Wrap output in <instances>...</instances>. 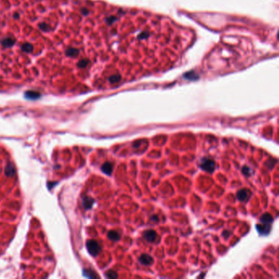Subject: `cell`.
Wrapping results in <instances>:
<instances>
[{
  "instance_id": "obj_8",
  "label": "cell",
  "mask_w": 279,
  "mask_h": 279,
  "mask_svg": "<svg viewBox=\"0 0 279 279\" xmlns=\"http://www.w3.org/2000/svg\"><path fill=\"white\" fill-rule=\"evenodd\" d=\"M257 230L260 234L266 235L270 232V226L264 224V225H257Z\"/></svg>"
},
{
  "instance_id": "obj_14",
  "label": "cell",
  "mask_w": 279,
  "mask_h": 279,
  "mask_svg": "<svg viewBox=\"0 0 279 279\" xmlns=\"http://www.w3.org/2000/svg\"><path fill=\"white\" fill-rule=\"evenodd\" d=\"M27 97H30V98H32V99H34V98H36V97H38L39 95L38 93H27Z\"/></svg>"
},
{
  "instance_id": "obj_16",
  "label": "cell",
  "mask_w": 279,
  "mask_h": 279,
  "mask_svg": "<svg viewBox=\"0 0 279 279\" xmlns=\"http://www.w3.org/2000/svg\"><path fill=\"white\" fill-rule=\"evenodd\" d=\"M152 219H155V221H157L158 218H157V216H153V217H152Z\"/></svg>"
},
{
  "instance_id": "obj_3",
  "label": "cell",
  "mask_w": 279,
  "mask_h": 279,
  "mask_svg": "<svg viewBox=\"0 0 279 279\" xmlns=\"http://www.w3.org/2000/svg\"><path fill=\"white\" fill-rule=\"evenodd\" d=\"M144 238L149 242H154L157 238V234L154 230H147L144 232Z\"/></svg>"
},
{
  "instance_id": "obj_4",
  "label": "cell",
  "mask_w": 279,
  "mask_h": 279,
  "mask_svg": "<svg viewBox=\"0 0 279 279\" xmlns=\"http://www.w3.org/2000/svg\"><path fill=\"white\" fill-rule=\"evenodd\" d=\"M250 196H251L250 192H249L248 190L246 189H241L240 190V191H238V194H237L238 199V200L241 201H244L247 200Z\"/></svg>"
},
{
  "instance_id": "obj_2",
  "label": "cell",
  "mask_w": 279,
  "mask_h": 279,
  "mask_svg": "<svg viewBox=\"0 0 279 279\" xmlns=\"http://www.w3.org/2000/svg\"><path fill=\"white\" fill-rule=\"evenodd\" d=\"M86 246L89 252L93 256H96L101 251L100 245L98 244L96 241H94V240H89V241H87Z\"/></svg>"
},
{
  "instance_id": "obj_13",
  "label": "cell",
  "mask_w": 279,
  "mask_h": 279,
  "mask_svg": "<svg viewBox=\"0 0 279 279\" xmlns=\"http://www.w3.org/2000/svg\"><path fill=\"white\" fill-rule=\"evenodd\" d=\"M106 277L108 278L114 279V278H117L118 275H117V273H116V272H115V271H113V270H109V271H107V272H106Z\"/></svg>"
},
{
  "instance_id": "obj_1",
  "label": "cell",
  "mask_w": 279,
  "mask_h": 279,
  "mask_svg": "<svg viewBox=\"0 0 279 279\" xmlns=\"http://www.w3.org/2000/svg\"><path fill=\"white\" fill-rule=\"evenodd\" d=\"M200 167L206 172L213 173L214 171V168H215V164H214V161L211 159L204 158L201 160Z\"/></svg>"
},
{
  "instance_id": "obj_5",
  "label": "cell",
  "mask_w": 279,
  "mask_h": 279,
  "mask_svg": "<svg viewBox=\"0 0 279 279\" xmlns=\"http://www.w3.org/2000/svg\"><path fill=\"white\" fill-rule=\"evenodd\" d=\"M139 261L144 265H150L153 263V259L148 255H142L139 258Z\"/></svg>"
},
{
  "instance_id": "obj_12",
  "label": "cell",
  "mask_w": 279,
  "mask_h": 279,
  "mask_svg": "<svg viewBox=\"0 0 279 279\" xmlns=\"http://www.w3.org/2000/svg\"><path fill=\"white\" fill-rule=\"evenodd\" d=\"M84 275L85 276L86 278H97V276L95 274V272H93L92 270H89V269H84Z\"/></svg>"
},
{
  "instance_id": "obj_10",
  "label": "cell",
  "mask_w": 279,
  "mask_h": 279,
  "mask_svg": "<svg viewBox=\"0 0 279 279\" xmlns=\"http://www.w3.org/2000/svg\"><path fill=\"white\" fill-rule=\"evenodd\" d=\"M107 237L109 239L112 240V241H119L121 239V235L118 233L116 231H110L107 234Z\"/></svg>"
},
{
  "instance_id": "obj_6",
  "label": "cell",
  "mask_w": 279,
  "mask_h": 279,
  "mask_svg": "<svg viewBox=\"0 0 279 279\" xmlns=\"http://www.w3.org/2000/svg\"><path fill=\"white\" fill-rule=\"evenodd\" d=\"M102 172L105 173L106 174L110 175V174L112 173V170H113V166H112V164L110 163V162H106V163H104L103 165L102 166Z\"/></svg>"
},
{
  "instance_id": "obj_7",
  "label": "cell",
  "mask_w": 279,
  "mask_h": 279,
  "mask_svg": "<svg viewBox=\"0 0 279 279\" xmlns=\"http://www.w3.org/2000/svg\"><path fill=\"white\" fill-rule=\"evenodd\" d=\"M15 167L12 163H7L6 168H5V174L7 176H13L15 175Z\"/></svg>"
},
{
  "instance_id": "obj_9",
  "label": "cell",
  "mask_w": 279,
  "mask_h": 279,
  "mask_svg": "<svg viewBox=\"0 0 279 279\" xmlns=\"http://www.w3.org/2000/svg\"><path fill=\"white\" fill-rule=\"evenodd\" d=\"M93 203H94V200H93L92 197L86 196V197L84 198L83 205L85 209H90L91 207L93 206Z\"/></svg>"
},
{
  "instance_id": "obj_15",
  "label": "cell",
  "mask_w": 279,
  "mask_h": 279,
  "mask_svg": "<svg viewBox=\"0 0 279 279\" xmlns=\"http://www.w3.org/2000/svg\"><path fill=\"white\" fill-rule=\"evenodd\" d=\"M243 173H244L246 175H250V173H251V169L249 167H246V166H245L244 168H243Z\"/></svg>"
},
{
  "instance_id": "obj_11",
  "label": "cell",
  "mask_w": 279,
  "mask_h": 279,
  "mask_svg": "<svg viewBox=\"0 0 279 279\" xmlns=\"http://www.w3.org/2000/svg\"><path fill=\"white\" fill-rule=\"evenodd\" d=\"M260 221L265 224H271L272 222V217L269 214H264L260 217Z\"/></svg>"
}]
</instances>
